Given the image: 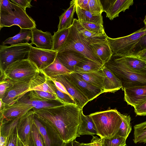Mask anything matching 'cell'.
Returning a JSON list of instances; mask_svg holds the SVG:
<instances>
[{
  "mask_svg": "<svg viewBox=\"0 0 146 146\" xmlns=\"http://www.w3.org/2000/svg\"><path fill=\"white\" fill-rule=\"evenodd\" d=\"M13 10L11 13L0 11V29L4 27L17 25L20 29L36 27L35 21L22 8L13 3Z\"/></svg>",
  "mask_w": 146,
  "mask_h": 146,
  "instance_id": "obj_7",
  "label": "cell"
},
{
  "mask_svg": "<svg viewBox=\"0 0 146 146\" xmlns=\"http://www.w3.org/2000/svg\"><path fill=\"white\" fill-rule=\"evenodd\" d=\"M134 56L146 61V49L139 52Z\"/></svg>",
  "mask_w": 146,
  "mask_h": 146,
  "instance_id": "obj_52",
  "label": "cell"
},
{
  "mask_svg": "<svg viewBox=\"0 0 146 146\" xmlns=\"http://www.w3.org/2000/svg\"><path fill=\"white\" fill-rule=\"evenodd\" d=\"M146 49V34L142 36L135 45L128 56H134L139 52Z\"/></svg>",
  "mask_w": 146,
  "mask_h": 146,
  "instance_id": "obj_43",
  "label": "cell"
},
{
  "mask_svg": "<svg viewBox=\"0 0 146 146\" xmlns=\"http://www.w3.org/2000/svg\"><path fill=\"white\" fill-rule=\"evenodd\" d=\"M78 21L86 29L98 35L106 34L102 25Z\"/></svg>",
  "mask_w": 146,
  "mask_h": 146,
  "instance_id": "obj_38",
  "label": "cell"
},
{
  "mask_svg": "<svg viewBox=\"0 0 146 146\" xmlns=\"http://www.w3.org/2000/svg\"><path fill=\"white\" fill-rule=\"evenodd\" d=\"M40 71V74L47 77L52 78L72 72L59 61L57 57L52 63Z\"/></svg>",
  "mask_w": 146,
  "mask_h": 146,
  "instance_id": "obj_25",
  "label": "cell"
},
{
  "mask_svg": "<svg viewBox=\"0 0 146 146\" xmlns=\"http://www.w3.org/2000/svg\"><path fill=\"white\" fill-rule=\"evenodd\" d=\"M31 29H20L19 33L14 36L9 38L5 40L2 44H10L11 45L28 42L31 40Z\"/></svg>",
  "mask_w": 146,
  "mask_h": 146,
  "instance_id": "obj_31",
  "label": "cell"
},
{
  "mask_svg": "<svg viewBox=\"0 0 146 146\" xmlns=\"http://www.w3.org/2000/svg\"><path fill=\"white\" fill-rule=\"evenodd\" d=\"M91 142L89 143H80L81 146H102L101 138L96 136H93Z\"/></svg>",
  "mask_w": 146,
  "mask_h": 146,
  "instance_id": "obj_49",
  "label": "cell"
},
{
  "mask_svg": "<svg viewBox=\"0 0 146 146\" xmlns=\"http://www.w3.org/2000/svg\"><path fill=\"white\" fill-rule=\"evenodd\" d=\"M56 57L59 61L72 72H74V67L78 63L87 59L80 53L72 50L58 52Z\"/></svg>",
  "mask_w": 146,
  "mask_h": 146,
  "instance_id": "obj_21",
  "label": "cell"
},
{
  "mask_svg": "<svg viewBox=\"0 0 146 146\" xmlns=\"http://www.w3.org/2000/svg\"><path fill=\"white\" fill-rule=\"evenodd\" d=\"M143 22L144 23L145 25H146V14L144 17V19L143 20Z\"/></svg>",
  "mask_w": 146,
  "mask_h": 146,
  "instance_id": "obj_56",
  "label": "cell"
},
{
  "mask_svg": "<svg viewBox=\"0 0 146 146\" xmlns=\"http://www.w3.org/2000/svg\"><path fill=\"white\" fill-rule=\"evenodd\" d=\"M6 138L1 135L0 146H5Z\"/></svg>",
  "mask_w": 146,
  "mask_h": 146,
  "instance_id": "obj_53",
  "label": "cell"
},
{
  "mask_svg": "<svg viewBox=\"0 0 146 146\" xmlns=\"http://www.w3.org/2000/svg\"><path fill=\"white\" fill-rule=\"evenodd\" d=\"M134 143H146V121L134 126Z\"/></svg>",
  "mask_w": 146,
  "mask_h": 146,
  "instance_id": "obj_36",
  "label": "cell"
},
{
  "mask_svg": "<svg viewBox=\"0 0 146 146\" xmlns=\"http://www.w3.org/2000/svg\"><path fill=\"white\" fill-rule=\"evenodd\" d=\"M121 66L135 72L146 74V61L136 56L113 54L110 58Z\"/></svg>",
  "mask_w": 146,
  "mask_h": 146,
  "instance_id": "obj_15",
  "label": "cell"
},
{
  "mask_svg": "<svg viewBox=\"0 0 146 146\" xmlns=\"http://www.w3.org/2000/svg\"><path fill=\"white\" fill-rule=\"evenodd\" d=\"M106 17L111 21L119 16L121 12H125L133 5V0H100Z\"/></svg>",
  "mask_w": 146,
  "mask_h": 146,
  "instance_id": "obj_14",
  "label": "cell"
},
{
  "mask_svg": "<svg viewBox=\"0 0 146 146\" xmlns=\"http://www.w3.org/2000/svg\"><path fill=\"white\" fill-rule=\"evenodd\" d=\"M72 141L66 143L65 146H73Z\"/></svg>",
  "mask_w": 146,
  "mask_h": 146,
  "instance_id": "obj_55",
  "label": "cell"
},
{
  "mask_svg": "<svg viewBox=\"0 0 146 146\" xmlns=\"http://www.w3.org/2000/svg\"><path fill=\"white\" fill-rule=\"evenodd\" d=\"M31 81L13 82V86L7 90L3 98L0 99L7 105L11 106L15 104L29 92Z\"/></svg>",
  "mask_w": 146,
  "mask_h": 146,
  "instance_id": "obj_13",
  "label": "cell"
},
{
  "mask_svg": "<svg viewBox=\"0 0 146 146\" xmlns=\"http://www.w3.org/2000/svg\"><path fill=\"white\" fill-rule=\"evenodd\" d=\"M52 82L57 88L62 92L66 93L68 95L70 94L67 91L64 86L60 82L58 81L55 79L52 78H48Z\"/></svg>",
  "mask_w": 146,
  "mask_h": 146,
  "instance_id": "obj_50",
  "label": "cell"
},
{
  "mask_svg": "<svg viewBox=\"0 0 146 146\" xmlns=\"http://www.w3.org/2000/svg\"><path fill=\"white\" fill-rule=\"evenodd\" d=\"M19 100L31 105L33 107V109L36 110L56 107L64 104L57 101L43 100L38 96L34 91L29 92Z\"/></svg>",
  "mask_w": 146,
  "mask_h": 146,
  "instance_id": "obj_19",
  "label": "cell"
},
{
  "mask_svg": "<svg viewBox=\"0 0 146 146\" xmlns=\"http://www.w3.org/2000/svg\"><path fill=\"white\" fill-rule=\"evenodd\" d=\"M145 34L146 25H145L128 35L116 38H112L107 36V40L113 54L128 56L140 38Z\"/></svg>",
  "mask_w": 146,
  "mask_h": 146,
  "instance_id": "obj_6",
  "label": "cell"
},
{
  "mask_svg": "<svg viewBox=\"0 0 146 146\" xmlns=\"http://www.w3.org/2000/svg\"><path fill=\"white\" fill-rule=\"evenodd\" d=\"M36 90L48 92L58 98L48 78L42 74L37 75L31 81L29 92Z\"/></svg>",
  "mask_w": 146,
  "mask_h": 146,
  "instance_id": "obj_24",
  "label": "cell"
},
{
  "mask_svg": "<svg viewBox=\"0 0 146 146\" xmlns=\"http://www.w3.org/2000/svg\"><path fill=\"white\" fill-rule=\"evenodd\" d=\"M78 137L85 135H97L96 128L93 120L89 115H85L82 110L80 115V122L78 132Z\"/></svg>",
  "mask_w": 146,
  "mask_h": 146,
  "instance_id": "obj_26",
  "label": "cell"
},
{
  "mask_svg": "<svg viewBox=\"0 0 146 146\" xmlns=\"http://www.w3.org/2000/svg\"><path fill=\"white\" fill-rule=\"evenodd\" d=\"M89 0H75V1L80 8L89 11Z\"/></svg>",
  "mask_w": 146,
  "mask_h": 146,
  "instance_id": "obj_51",
  "label": "cell"
},
{
  "mask_svg": "<svg viewBox=\"0 0 146 146\" xmlns=\"http://www.w3.org/2000/svg\"><path fill=\"white\" fill-rule=\"evenodd\" d=\"M34 120V123L41 135L44 146H65L66 143L35 116Z\"/></svg>",
  "mask_w": 146,
  "mask_h": 146,
  "instance_id": "obj_16",
  "label": "cell"
},
{
  "mask_svg": "<svg viewBox=\"0 0 146 146\" xmlns=\"http://www.w3.org/2000/svg\"><path fill=\"white\" fill-rule=\"evenodd\" d=\"M26 113L13 121L1 125V135L7 138L11 135L16 130L22 119Z\"/></svg>",
  "mask_w": 146,
  "mask_h": 146,
  "instance_id": "obj_34",
  "label": "cell"
},
{
  "mask_svg": "<svg viewBox=\"0 0 146 146\" xmlns=\"http://www.w3.org/2000/svg\"><path fill=\"white\" fill-rule=\"evenodd\" d=\"M72 142L73 146H81V143L76 141L75 139L73 140Z\"/></svg>",
  "mask_w": 146,
  "mask_h": 146,
  "instance_id": "obj_54",
  "label": "cell"
},
{
  "mask_svg": "<svg viewBox=\"0 0 146 146\" xmlns=\"http://www.w3.org/2000/svg\"><path fill=\"white\" fill-rule=\"evenodd\" d=\"M75 3L76 12L78 20L103 25V22L102 14L99 15H94L89 11L80 8L76 1Z\"/></svg>",
  "mask_w": 146,
  "mask_h": 146,
  "instance_id": "obj_30",
  "label": "cell"
},
{
  "mask_svg": "<svg viewBox=\"0 0 146 146\" xmlns=\"http://www.w3.org/2000/svg\"><path fill=\"white\" fill-rule=\"evenodd\" d=\"M32 146H44L41 135L34 122L32 126Z\"/></svg>",
  "mask_w": 146,
  "mask_h": 146,
  "instance_id": "obj_42",
  "label": "cell"
},
{
  "mask_svg": "<svg viewBox=\"0 0 146 146\" xmlns=\"http://www.w3.org/2000/svg\"><path fill=\"white\" fill-rule=\"evenodd\" d=\"M53 78L63 84L68 93L74 99L76 105L82 109L83 107L89 102L87 99L64 75H58Z\"/></svg>",
  "mask_w": 146,
  "mask_h": 146,
  "instance_id": "obj_18",
  "label": "cell"
},
{
  "mask_svg": "<svg viewBox=\"0 0 146 146\" xmlns=\"http://www.w3.org/2000/svg\"><path fill=\"white\" fill-rule=\"evenodd\" d=\"M13 85V83L7 80L0 82V99H2L6 91Z\"/></svg>",
  "mask_w": 146,
  "mask_h": 146,
  "instance_id": "obj_45",
  "label": "cell"
},
{
  "mask_svg": "<svg viewBox=\"0 0 146 146\" xmlns=\"http://www.w3.org/2000/svg\"><path fill=\"white\" fill-rule=\"evenodd\" d=\"M104 66V65L86 59L78 63L75 66L74 72L76 73H84L98 71L102 69Z\"/></svg>",
  "mask_w": 146,
  "mask_h": 146,
  "instance_id": "obj_32",
  "label": "cell"
},
{
  "mask_svg": "<svg viewBox=\"0 0 146 146\" xmlns=\"http://www.w3.org/2000/svg\"><path fill=\"white\" fill-rule=\"evenodd\" d=\"M48 78L49 80L50 84L55 92L58 97L63 103L64 104L76 105V103L71 96L62 92L59 90L57 88L53 82Z\"/></svg>",
  "mask_w": 146,
  "mask_h": 146,
  "instance_id": "obj_39",
  "label": "cell"
},
{
  "mask_svg": "<svg viewBox=\"0 0 146 146\" xmlns=\"http://www.w3.org/2000/svg\"><path fill=\"white\" fill-rule=\"evenodd\" d=\"M69 7L59 17V22L57 31L70 28L72 25L74 19L73 16L76 12L75 0L71 1Z\"/></svg>",
  "mask_w": 146,
  "mask_h": 146,
  "instance_id": "obj_28",
  "label": "cell"
},
{
  "mask_svg": "<svg viewBox=\"0 0 146 146\" xmlns=\"http://www.w3.org/2000/svg\"><path fill=\"white\" fill-rule=\"evenodd\" d=\"M74 86L85 96L89 102L96 98L104 92L82 79L76 73L64 74Z\"/></svg>",
  "mask_w": 146,
  "mask_h": 146,
  "instance_id": "obj_10",
  "label": "cell"
},
{
  "mask_svg": "<svg viewBox=\"0 0 146 146\" xmlns=\"http://www.w3.org/2000/svg\"><path fill=\"white\" fill-rule=\"evenodd\" d=\"M88 6L89 11L94 15H99L104 12L100 0H89Z\"/></svg>",
  "mask_w": 146,
  "mask_h": 146,
  "instance_id": "obj_40",
  "label": "cell"
},
{
  "mask_svg": "<svg viewBox=\"0 0 146 146\" xmlns=\"http://www.w3.org/2000/svg\"><path fill=\"white\" fill-rule=\"evenodd\" d=\"M5 146H25L19 137L17 128L11 135L6 138Z\"/></svg>",
  "mask_w": 146,
  "mask_h": 146,
  "instance_id": "obj_41",
  "label": "cell"
},
{
  "mask_svg": "<svg viewBox=\"0 0 146 146\" xmlns=\"http://www.w3.org/2000/svg\"><path fill=\"white\" fill-rule=\"evenodd\" d=\"M34 117V111H29L23 116L17 127L18 136L25 146H32V127Z\"/></svg>",
  "mask_w": 146,
  "mask_h": 146,
  "instance_id": "obj_12",
  "label": "cell"
},
{
  "mask_svg": "<svg viewBox=\"0 0 146 146\" xmlns=\"http://www.w3.org/2000/svg\"><path fill=\"white\" fill-rule=\"evenodd\" d=\"M57 53V51L41 49L32 46L27 58L35 64L40 70L54 61Z\"/></svg>",
  "mask_w": 146,
  "mask_h": 146,
  "instance_id": "obj_11",
  "label": "cell"
},
{
  "mask_svg": "<svg viewBox=\"0 0 146 146\" xmlns=\"http://www.w3.org/2000/svg\"><path fill=\"white\" fill-rule=\"evenodd\" d=\"M76 73L85 81L104 92L106 76L102 69L86 72Z\"/></svg>",
  "mask_w": 146,
  "mask_h": 146,
  "instance_id": "obj_23",
  "label": "cell"
},
{
  "mask_svg": "<svg viewBox=\"0 0 146 146\" xmlns=\"http://www.w3.org/2000/svg\"><path fill=\"white\" fill-rule=\"evenodd\" d=\"M70 27L54 32L53 35L52 50L58 51L65 42L69 34Z\"/></svg>",
  "mask_w": 146,
  "mask_h": 146,
  "instance_id": "obj_33",
  "label": "cell"
},
{
  "mask_svg": "<svg viewBox=\"0 0 146 146\" xmlns=\"http://www.w3.org/2000/svg\"><path fill=\"white\" fill-rule=\"evenodd\" d=\"M122 121L118 131L115 136L125 137H128L131 130L130 121L131 118L130 115L121 113Z\"/></svg>",
  "mask_w": 146,
  "mask_h": 146,
  "instance_id": "obj_35",
  "label": "cell"
},
{
  "mask_svg": "<svg viewBox=\"0 0 146 146\" xmlns=\"http://www.w3.org/2000/svg\"><path fill=\"white\" fill-rule=\"evenodd\" d=\"M40 74L37 65L27 58L18 60L6 66L2 81L6 80L13 83L28 82Z\"/></svg>",
  "mask_w": 146,
  "mask_h": 146,
  "instance_id": "obj_3",
  "label": "cell"
},
{
  "mask_svg": "<svg viewBox=\"0 0 146 146\" xmlns=\"http://www.w3.org/2000/svg\"><path fill=\"white\" fill-rule=\"evenodd\" d=\"M102 146H126L125 137L115 136L111 139L100 138Z\"/></svg>",
  "mask_w": 146,
  "mask_h": 146,
  "instance_id": "obj_37",
  "label": "cell"
},
{
  "mask_svg": "<svg viewBox=\"0 0 146 146\" xmlns=\"http://www.w3.org/2000/svg\"><path fill=\"white\" fill-rule=\"evenodd\" d=\"M102 70L106 76L104 93H114L122 88L121 82L110 70L104 66Z\"/></svg>",
  "mask_w": 146,
  "mask_h": 146,
  "instance_id": "obj_27",
  "label": "cell"
},
{
  "mask_svg": "<svg viewBox=\"0 0 146 146\" xmlns=\"http://www.w3.org/2000/svg\"><path fill=\"white\" fill-rule=\"evenodd\" d=\"M94 52L103 62L104 65L110 59L113 54L108 42L90 44Z\"/></svg>",
  "mask_w": 146,
  "mask_h": 146,
  "instance_id": "obj_29",
  "label": "cell"
},
{
  "mask_svg": "<svg viewBox=\"0 0 146 146\" xmlns=\"http://www.w3.org/2000/svg\"><path fill=\"white\" fill-rule=\"evenodd\" d=\"M33 109L31 105L19 100L11 106L3 103L0 108L1 125L13 121Z\"/></svg>",
  "mask_w": 146,
  "mask_h": 146,
  "instance_id": "obj_9",
  "label": "cell"
},
{
  "mask_svg": "<svg viewBox=\"0 0 146 146\" xmlns=\"http://www.w3.org/2000/svg\"><path fill=\"white\" fill-rule=\"evenodd\" d=\"M134 108V111L137 115L139 116L146 115V101Z\"/></svg>",
  "mask_w": 146,
  "mask_h": 146,
  "instance_id": "obj_48",
  "label": "cell"
},
{
  "mask_svg": "<svg viewBox=\"0 0 146 146\" xmlns=\"http://www.w3.org/2000/svg\"><path fill=\"white\" fill-rule=\"evenodd\" d=\"M13 3L8 0H0V11L8 13L12 12L13 10Z\"/></svg>",
  "mask_w": 146,
  "mask_h": 146,
  "instance_id": "obj_46",
  "label": "cell"
},
{
  "mask_svg": "<svg viewBox=\"0 0 146 146\" xmlns=\"http://www.w3.org/2000/svg\"><path fill=\"white\" fill-rule=\"evenodd\" d=\"M34 91L39 97L43 100H46L57 101L62 103L58 98L51 93L40 91Z\"/></svg>",
  "mask_w": 146,
  "mask_h": 146,
  "instance_id": "obj_44",
  "label": "cell"
},
{
  "mask_svg": "<svg viewBox=\"0 0 146 146\" xmlns=\"http://www.w3.org/2000/svg\"><path fill=\"white\" fill-rule=\"evenodd\" d=\"M33 110L35 116L65 143L73 141L78 137V132L82 109L76 105L64 104Z\"/></svg>",
  "mask_w": 146,
  "mask_h": 146,
  "instance_id": "obj_1",
  "label": "cell"
},
{
  "mask_svg": "<svg viewBox=\"0 0 146 146\" xmlns=\"http://www.w3.org/2000/svg\"><path fill=\"white\" fill-rule=\"evenodd\" d=\"M67 50L77 51L86 58L102 65V61L95 53L90 44L85 40L72 25L68 37L58 52Z\"/></svg>",
  "mask_w": 146,
  "mask_h": 146,
  "instance_id": "obj_4",
  "label": "cell"
},
{
  "mask_svg": "<svg viewBox=\"0 0 146 146\" xmlns=\"http://www.w3.org/2000/svg\"><path fill=\"white\" fill-rule=\"evenodd\" d=\"M32 36L31 44L38 48L52 50L53 47V35L48 31L44 32L36 27L31 29Z\"/></svg>",
  "mask_w": 146,
  "mask_h": 146,
  "instance_id": "obj_20",
  "label": "cell"
},
{
  "mask_svg": "<svg viewBox=\"0 0 146 146\" xmlns=\"http://www.w3.org/2000/svg\"><path fill=\"white\" fill-rule=\"evenodd\" d=\"M124 91V100L133 107L146 101V85L126 88Z\"/></svg>",
  "mask_w": 146,
  "mask_h": 146,
  "instance_id": "obj_17",
  "label": "cell"
},
{
  "mask_svg": "<svg viewBox=\"0 0 146 146\" xmlns=\"http://www.w3.org/2000/svg\"><path fill=\"white\" fill-rule=\"evenodd\" d=\"M11 1L25 11L27 8H30L32 6L31 4V0H11Z\"/></svg>",
  "mask_w": 146,
  "mask_h": 146,
  "instance_id": "obj_47",
  "label": "cell"
},
{
  "mask_svg": "<svg viewBox=\"0 0 146 146\" xmlns=\"http://www.w3.org/2000/svg\"><path fill=\"white\" fill-rule=\"evenodd\" d=\"M104 66L121 81L122 90L129 87L146 85V74L132 71L117 64L111 58Z\"/></svg>",
  "mask_w": 146,
  "mask_h": 146,
  "instance_id": "obj_5",
  "label": "cell"
},
{
  "mask_svg": "<svg viewBox=\"0 0 146 146\" xmlns=\"http://www.w3.org/2000/svg\"><path fill=\"white\" fill-rule=\"evenodd\" d=\"M121 114L117 110L112 109L95 112L89 115L100 138L111 139L118 131L122 121Z\"/></svg>",
  "mask_w": 146,
  "mask_h": 146,
  "instance_id": "obj_2",
  "label": "cell"
},
{
  "mask_svg": "<svg viewBox=\"0 0 146 146\" xmlns=\"http://www.w3.org/2000/svg\"><path fill=\"white\" fill-rule=\"evenodd\" d=\"M31 43H23L7 46L0 45V68L4 70L7 66L18 60L27 57Z\"/></svg>",
  "mask_w": 146,
  "mask_h": 146,
  "instance_id": "obj_8",
  "label": "cell"
},
{
  "mask_svg": "<svg viewBox=\"0 0 146 146\" xmlns=\"http://www.w3.org/2000/svg\"><path fill=\"white\" fill-rule=\"evenodd\" d=\"M72 25L76 28L82 38L90 44L108 42L106 34L98 35L86 29L76 19H74Z\"/></svg>",
  "mask_w": 146,
  "mask_h": 146,
  "instance_id": "obj_22",
  "label": "cell"
}]
</instances>
